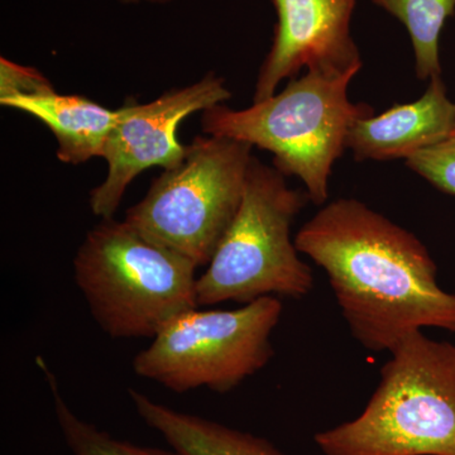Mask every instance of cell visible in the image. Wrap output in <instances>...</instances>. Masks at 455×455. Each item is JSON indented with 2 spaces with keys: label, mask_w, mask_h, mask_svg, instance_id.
I'll list each match as a JSON object with an SVG mask.
<instances>
[{
  "label": "cell",
  "mask_w": 455,
  "mask_h": 455,
  "mask_svg": "<svg viewBox=\"0 0 455 455\" xmlns=\"http://www.w3.org/2000/svg\"><path fill=\"white\" fill-rule=\"evenodd\" d=\"M363 411L322 431L324 455H455V344L407 335Z\"/></svg>",
  "instance_id": "7a4b0ae2"
},
{
  "label": "cell",
  "mask_w": 455,
  "mask_h": 455,
  "mask_svg": "<svg viewBox=\"0 0 455 455\" xmlns=\"http://www.w3.org/2000/svg\"><path fill=\"white\" fill-rule=\"evenodd\" d=\"M252 148L242 140L197 137L125 220L197 267L208 266L241 206Z\"/></svg>",
  "instance_id": "8992f818"
},
{
  "label": "cell",
  "mask_w": 455,
  "mask_h": 455,
  "mask_svg": "<svg viewBox=\"0 0 455 455\" xmlns=\"http://www.w3.org/2000/svg\"><path fill=\"white\" fill-rule=\"evenodd\" d=\"M0 104L40 119L55 136L59 160L71 164L101 157L118 119V109H108L79 95H61L53 88L3 97Z\"/></svg>",
  "instance_id": "8fae6325"
},
{
  "label": "cell",
  "mask_w": 455,
  "mask_h": 455,
  "mask_svg": "<svg viewBox=\"0 0 455 455\" xmlns=\"http://www.w3.org/2000/svg\"><path fill=\"white\" fill-rule=\"evenodd\" d=\"M355 75L307 71L247 109L220 104L205 110L203 131L271 152L275 169L300 179L310 202L323 205L334 164L347 149L350 128L359 119L374 116L368 104L350 101L348 86Z\"/></svg>",
  "instance_id": "3957f363"
},
{
  "label": "cell",
  "mask_w": 455,
  "mask_h": 455,
  "mask_svg": "<svg viewBox=\"0 0 455 455\" xmlns=\"http://www.w3.org/2000/svg\"><path fill=\"white\" fill-rule=\"evenodd\" d=\"M406 166L438 190L455 196V134L412 155Z\"/></svg>",
  "instance_id": "9a60e30c"
},
{
  "label": "cell",
  "mask_w": 455,
  "mask_h": 455,
  "mask_svg": "<svg viewBox=\"0 0 455 455\" xmlns=\"http://www.w3.org/2000/svg\"><path fill=\"white\" fill-rule=\"evenodd\" d=\"M284 178L253 156L235 220L197 277L199 307L247 305L266 296L301 299L313 290V271L291 241L292 223L310 197Z\"/></svg>",
  "instance_id": "5b68a950"
},
{
  "label": "cell",
  "mask_w": 455,
  "mask_h": 455,
  "mask_svg": "<svg viewBox=\"0 0 455 455\" xmlns=\"http://www.w3.org/2000/svg\"><path fill=\"white\" fill-rule=\"evenodd\" d=\"M197 268L114 218L90 230L74 259L75 283L114 339H154L173 319L200 307Z\"/></svg>",
  "instance_id": "277c9868"
},
{
  "label": "cell",
  "mask_w": 455,
  "mask_h": 455,
  "mask_svg": "<svg viewBox=\"0 0 455 455\" xmlns=\"http://www.w3.org/2000/svg\"><path fill=\"white\" fill-rule=\"evenodd\" d=\"M324 269L353 338L391 352L424 328L455 333V295L439 286L423 242L355 199L326 204L295 235Z\"/></svg>",
  "instance_id": "6da1fadb"
},
{
  "label": "cell",
  "mask_w": 455,
  "mask_h": 455,
  "mask_svg": "<svg viewBox=\"0 0 455 455\" xmlns=\"http://www.w3.org/2000/svg\"><path fill=\"white\" fill-rule=\"evenodd\" d=\"M124 3H137L140 2V0H122ZM148 2H167V0H148Z\"/></svg>",
  "instance_id": "e0dca14e"
},
{
  "label": "cell",
  "mask_w": 455,
  "mask_h": 455,
  "mask_svg": "<svg viewBox=\"0 0 455 455\" xmlns=\"http://www.w3.org/2000/svg\"><path fill=\"white\" fill-rule=\"evenodd\" d=\"M453 134L455 104L448 98L442 76H438L430 80L418 100L355 122L347 139V149L357 161L407 160Z\"/></svg>",
  "instance_id": "30bf717a"
},
{
  "label": "cell",
  "mask_w": 455,
  "mask_h": 455,
  "mask_svg": "<svg viewBox=\"0 0 455 455\" xmlns=\"http://www.w3.org/2000/svg\"><path fill=\"white\" fill-rule=\"evenodd\" d=\"M358 0H272L277 13L274 44L259 68L254 101L272 97L286 79L307 71H361V52L350 32Z\"/></svg>",
  "instance_id": "9c48e42d"
},
{
  "label": "cell",
  "mask_w": 455,
  "mask_h": 455,
  "mask_svg": "<svg viewBox=\"0 0 455 455\" xmlns=\"http://www.w3.org/2000/svg\"><path fill=\"white\" fill-rule=\"evenodd\" d=\"M373 3L406 27L414 47L419 79L442 76L440 33L448 18L455 13V0H373Z\"/></svg>",
  "instance_id": "4fadbf2b"
},
{
  "label": "cell",
  "mask_w": 455,
  "mask_h": 455,
  "mask_svg": "<svg viewBox=\"0 0 455 455\" xmlns=\"http://www.w3.org/2000/svg\"><path fill=\"white\" fill-rule=\"evenodd\" d=\"M2 86H0V98L17 94H33V92H44L52 89V85L46 77L42 76L37 70L25 68L2 59Z\"/></svg>",
  "instance_id": "2e32d148"
},
{
  "label": "cell",
  "mask_w": 455,
  "mask_h": 455,
  "mask_svg": "<svg viewBox=\"0 0 455 455\" xmlns=\"http://www.w3.org/2000/svg\"><path fill=\"white\" fill-rule=\"evenodd\" d=\"M37 362L52 392L60 429L74 455H182L175 449L164 451L160 448L142 447L125 440L114 438L107 431L83 420L75 414L62 397L57 386L55 374L47 366L46 362L40 357L37 358Z\"/></svg>",
  "instance_id": "5bb4252c"
},
{
  "label": "cell",
  "mask_w": 455,
  "mask_h": 455,
  "mask_svg": "<svg viewBox=\"0 0 455 455\" xmlns=\"http://www.w3.org/2000/svg\"><path fill=\"white\" fill-rule=\"evenodd\" d=\"M128 392L145 424L182 455H286L267 439L171 409L142 392Z\"/></svg>",
  "instance_id": "7c38bea8"
},
{
  "label": "cell",
  "mask_w": 455,
  "mask_h": 455,
  "mask_svg": "<svg viewBox=\"0 0 455 455\" xmlns=\"http://www.w3.org/2000/svg\"><path fill=\"white\" fill-rule=\"evenodd\" d=\"M230 97L224 80L208 75L187 88L170 90L151 103L130 101L119 108L101 156L108 163L107 178L90 194L92 212L101 220L113 218L140 173L154 166H178L188 151L178 139L179 125L191 114L205 112Z\"/></svg>",
  "instance_id": "ba28073f"
},
{
  "label": "cell",
  "mask_w": 455,
  "mask_h": 455,
  "mask_svg": "<svg viewBox=\"0 0 455 455\" xmlns=\"http://www.w3.org/2000/svg\"><path fill=\"white\" fill-rule=\"evenodd\" d=\"M283 311L276 296L235 310L188 311L136 355L134 373L176 394L203 387L227 394L274 357L271 337Z\"/></svg>",
  "instance_id": "52a82bcc"
}]
</instances>
